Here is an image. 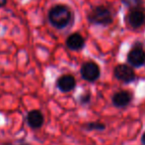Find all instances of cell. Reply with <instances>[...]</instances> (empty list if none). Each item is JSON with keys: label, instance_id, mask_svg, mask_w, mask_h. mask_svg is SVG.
Masks as SVG:
<instances>
[{"label": "cell", "instance_id": "cell-1", "mask_svg": "<svg viewBox=\"0 0 145 145\" xmlns=\"http://www.w3.org/2000/svg\"><path fill=\"white\" fill-rule=\"evenodd\" d=\"M48 19L54 28L62 30L70 25L73 19V13L68 6L64 4H57L50 9Z\"/></svg>", "mask_w": 145, "mask_h": 145}, {"label": "cell", "instance_id": "cell-2", "mask_svg": "<svg viewBox=\"0 0 145 145\" xmlns=\"http://www.w3.org/2000/svg\"><path fill=\"white\" fill-rule=\"evenodd\" d=\"M87 20L92 25L109 26L113 23L114 18L111 10L105 6H95L87 14Z\"/></svg>", "mask_w": 145, "mask_h": 145}, {"label": "cell", "instance_id": "cell-3", "mask_svg": "<svg viewBox=\"0 0 145 145\" xmlns=\"http://www.w3.org/2000/svg\"><path fill=\"white\" fill-rule=\"evenodd\" d=\"M114 75L118 81L124 83H130L135 79V72L128 65H118L114 70Z\"/></svg>", "mask_w": 145, "mask_h": 145}, {"label": "cell", "instance_id": "cell-4", "mask_svg": "<svg viewBox=\"0 0 145 145\" xmlns=\"http://www.w3.org/2000/svg\"><path fill=\"white\" fill-rule=\"evenodd\" d=\"M80 75L83 79L90 83L97 81L101 75L100 68L96 63L94 62H86L81 66Z\"/></svg>", "mask_w": 145, "mask_h": 145}, {"label": "cell", "instance_id": "cell-5", "mask_svg": "<svg viewBox=\"0 0 145 145\" xmlns=\"http://www.w3.org/2000/svg\"><path fill=\"white\" fill-rule=\"evenodd\" d=\"M127 63L134 68H140L145 65V51L141 46H133L126 57Z\"/></svg>", "mask_w": 145, "mask_h": 145}, {"label": "cell", "instance_id": "cell-6", "mask_svg": "<svg viewBox=\"0 0 145 145\" xmlns=\"http://www.w3.org/2000/svg\"><path fill=\"white\" fill-rule=\"evenodd\" d=\"M56 87L61 93H70L76 87V79L72 75H62L56 81Z\"/></svg>", "mask_w": 145, "mask_h": 145}, {"label": "cell", "instance_id": "cell-7", "mask_svg": "<svg viewBox=\"0 0 145 145\" xmlns=\"http://www.w3.org/2000/svg\"><path fill=\"white\" fill-rule=\"evenodd\" d=\"M132 101V95L127 91H120L116 93L112 97V103L114 107L118 109L126 107Z\"/></svg>", "mask_w": 145, "mask_h": 145}, {"label": "cell", "instance_id": "cell-8", "mask_svg": "<svg viewBox=\"0 0 145 145\" xmlns=\"http://www.w3.org/2000/svg\"><path fill=\"white\" fill-rule=\"evenodd\" d=\"M127 23L133 29H138L145 23V13L140 9H132L127 15Z\"/></svg>", "mask_w": 145, "mask_h": 145}, {"label": "cell", "instance_id": "cell-9", "mask_svg": "<svg viewBox=\"0 0 145 145\" xmlns=\"http://www.w3.org/2000/svg\"><path fill=\"white\" fill-rule=\"evenodd\" d=\"M65 45L71 51H80L85 47V39L81 34L73 33L67 37Z\"/></svg>", "mask_w": 145, "mask_h": 145}, {"label": "cell", "instance_id": "cell-10", "mask_svg": "<svg viewBox=\"0 0 145 145\" xmlns=\"http://www.w3.org/2000/svg\"><path fill=\"white\" fill-rule=\"evenodd\" d=\"M44 122V117L42 111L38 109H33L27 114V123L33 129H39L42 126Z\"/></svg>", "mask_w": 145, "mask_h": 145}, {"label": "cell", "instance_id": "cell-11", "mask_svg": "<svg viewBox=\"0 0 145 145\" xmlns=\"http://www.w3.org/2000/svg\"><path fill=\"white\" fill-rule=\"evenodd\" d=\"M83 128L87 131H103L106 129V125L100 121H94L84 124Z\"/></svg>", "mask_w": 145, "mask_h": 145}, {"label": "cell", "instance_id": "cell-12", "mask_svg": "<svg viewBox=\"0 0 145 145\" xmlns=\"http://www.w3.org/2000/svg\"><path fill=\"white\" fill-rule=\"evenodd\" d=\"M121 3L127 8L139 9V7L143 3V0H121Z\"/></svg>", "mask_w": 145, "mask_h": 145}, {"label": "cell", "instance_id": "cell-13", "mask_svg": "<svg viewBox=\"0 0 145 145\" xmlns=\"http://www.w3.org/2000/svg\"><path fill=\"white\" fill-rule=\"evenodd\" d=\"M91 101V95L89 93H83L80 97H79V103L81 105H88V103Z\"/></svg>", "mask_w": 145, "mask_h": 145}, {"label": "cell", "instance_id": "cell-14", "mask_svg": "<svg viewBox=\"0 0 145 145\" xmlns=\"http://www.w3.org/2000/svg\"><path fill=\"white\" fill-rule=\"evenodd\" d=\"M4 145H30L26 142H14V143H6Z\"/></svg>", "mask_w": 145, "mask_h": 145}, {"label": "cell", "instance_id": "cell-15", "mask_svg": "<svg viewBox=\"0 0 145 145\" xmlns=\"http://www.w3.org/2000/svg\"><path fill=\"white\" fill-rule=\"evenodd\" d=\"M7 3V0H0V7H3Z\"/></svg>", "mask_w": 145, "mask_h": 145}, {"label": "cell", "instance_id": "cell-16", "mask_svg": "<svg viewBox=\"0 0 145 145\" xmlns=\"http://www.w3.org/2000/svg\"><path fill=\"white\" fill-rule=\"evenodd\" d=\"M141 144L145 145V132L142 134V136H141Z\"/></svg>", "mask_w": 145, "mask_h": 145}]
</instances>
